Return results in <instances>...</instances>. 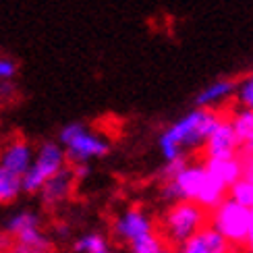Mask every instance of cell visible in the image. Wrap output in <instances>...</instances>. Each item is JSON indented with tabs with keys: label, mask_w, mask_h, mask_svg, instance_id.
Wrapping results in <instances>:
<instances>
[{
	"label": "cell",
	"mask_w": 253,
	"mask_h": 253,
	"mask_svg": "<svg viewBox=\"0 0 253 253\" xmlns=\"http://www.w3.org/2000/svg\"><path fill=\"white\" fill-rule=\"evenodd\" d=\"M56 235H58V237H62V239H67V237H69V228H67V226H58Z\"/></svg>",
	"instance_id": "cell-26"
},
{
	"label": "cell",
	"mask_w": 253,
	"mask_h": 253,
	"mask_svg": "<svg viewBox=\"0 0 253 253\" xmlns=\"http://www.w3.org/2000/svg\"><path fill=\"white\" fill-rule=\"evenodd\" d=\"M108 247H112L108 237L98 230H87L73 241V253H100Z\"/></svg>",
	"instance_id": "cell-15"
},
{
	"label": "cell",
	"mask_w": 253,
	"mask_h": 253,
	"mask_svg": "<svg viewBox=\"0 0 253 253\" xmlns=\"http://www.w3.org/2000/svg\"><path fill=\"white\" fill-rule=\"evenodd\" d=\"M23 193V178L0 168V204H13Z\"/></svg>",
	"instance_id": "cell-17"
},
{
	"label": "cell",
	"mask_w": 253,
	"mask_h": 253,
	"mask_svg": "<svg viewBox=\"0 0 253 253\" xmlns=\"http://www.w3.org/2000/svg\"><path fill=\"white\" fill-rule=\"evenodd\" d=\"M239 147H241V141L233 131V125L222 119V123L216 126V131L210 135V139L204 147V154H206V160H222V158L237 156Z\"/></svg>",
	"instance_id": "cell-11"
},
{
	"label": "cell",
	"mask_w": 253,
	"mask_h": 253,
	"mask_svg": "<svg viewBox=\"0 0 253 253\" xmlns=\"http://www.w3.org/2000/svg\"><path fill=\"white\" fill-rule=\"evenodd\" d=\"M222 123V117L216 110L191 108L170 123L158 135V150L164 162L189 160V156L197 150H204L210 135Z\"/></svg>",
	"instance_id": "cell-1"
},
{
	"label": "cell",
	"mask_w": 253,
	"mask_h": 253,
	"mask_svg": "<svg viewBox=\"0 0 253 253\" xmlns=\"http://www.w3.org/2000/svg\"><path fill=\"white\" fill-rule=\"evenodd\" d=\"M4 230L8 237L15 239L17 245H46L52 243L48 239L44 226H42V216L36 210H19L10 214L4 222Z\"/></svg>",
	"instance_id": "cell-8"
},
{
	"label": "cell",
	"mask_w": 253,
	"mask_h": 253,
	"mask_svg": "<svg viewBox=\"0 0 253 253\" xmlns=\"http://www.w3.org/2000/svg\"><path fill=\"white\" fill-rule=\"evenodd\" d=\"M112 233L119 239V243H123L129 249L137 243H141V241L158 235V226L154 222V218L143 208L133 206L117 214V218L112 222Z\"/></svg>",
	"instance_id": "cell-7"
},
{
	"label": "cell",
	"mask_w": 253,
	"mask_h": 253,
	"mask_svg": "<svg viewBox=\"0 0 253 253\" xmlns=\"http://www.w3.org/2000/svg\"><path fill=\"white\" fill-rule=\"evenodd\" d=\"M56 141L62 145L71 166L89 164V162L100 160V158L110 154V141L83 123L65 125L58 131Z\"/></svg>",
	"instance_id": "cell-4"
},
{
	"label": "cell",
	"mask_w": 253,
	"mask_h": 253,
	"mask_svg": "<svg viewBox=\"0 0 253 253\" xmlns=\"http://www.w3.org/2000/svg\"><path fill=\"white\" fill-rule=\"evenodd\" d=\"M228 197L233 199V202L253 210V183L247 181V178H241L239 183H235L228 189Z\"/></svg>",
	"instance_id": "cell-19"
},
{
	"label": "cell",
	"mask_w": 253,
	"mask_h": 253,
	"mask_svg": "<svg viewBox=\"0 0 253 253\" xmlns=\"http://www.w3.org/2000/svg\"><path fill=\"white\" fill-rule=\"evenodd\" d=\"M160 195L168 204L193 202L212 212L228 197V189L208 172L204 162H187L176 176L162 183Z\"/></svg>",
	"instance_id": "cell-2"
},
{
	"label": "cell",
	"mask_w": 253,
	"mask_h": 253,
	"mask_svg": "<svg viewBox=\"0 0 253 253\" xmlns=\"http://www.w3.org/2000/svg\"><path fill=\"white\" fill-rule=\"evenodd\" d=\"M19 71V65L10 56H0V83H10Z\"/></svg>",
	"instance_id": "cell-21"
},
{
	"label": "cell",
	"mask_w": 253,
	"mask_h": 253,
	"mask_svg": "<svg viewBox=\"0 0 253 253\" xmlns=\"http://www.w3.org/2000/svg\"><path fill=\"white\" fill-rule=\"evenodd\" d=\"M245 152H247V156H253V137L245 143Z\"/></svg>",
	"instance_id": "cell-27"
},
{
	"label": "cell",
	"mask_w": 253,
	"mask_h": 253,
	"mask_svg": "<svg viewBox=\"0 0 253 253\" xmlns=\"http://www.w3.org/2000/svg\"><path fill=\"white\" fill-rule=\"evenodd\" d=\"M208 172L214 178H218L226 189H230L235 183L243 178V158H222V160H204Z\"/></svg>",
	"instance_id": "cell-14"
},
{
	"label": "cell",
	"mask_w": 253,
	"mask_h": 253,
	"mask_svg": "<svg viewBox=\"0 0 253 253\" xmlns=\"http://www.w3.org/2000/svg\"><path fill=\"white\" fill-rule=\"evenodd\" d=\"M237 106L239 108H247L253 110V71L247 73V75L237 81V93H235Z\"/></svg>",
	"instance_id": "cell-18"
},
{
	"label": "cell",
	"mask_w": 253,
	"mask_h": 253,
	"mask_svg": "<svg viewBox=\"0 0 253 253\" xmlns=\"http://www.w3.org/2000/svg\"><path fill=\"white\" fill-rule=\"evenodd\" d=\"M228 123L233 125V131L239 137L241 145H245L253 137V110L247 108H237L235 114L228 119Z\"/></svg>",
	"instance_id": "cell-16"
},
{
	"label": "cell",
	"mask_w": 253,
	"mask_h": 253,
	"mask_svg": "<svg viewBox=\"0 0 253 253\" xmlns=\"http://www.w3.org/2000/svg\"><path fill=\"white\" fill-rule=\"evenodd\" d=\"M237 93V81L228 77H220L210 81L195 93L193 104L195 108H206V110H216L218 106L226 104L230 98H235Z\"/></svg>",
	"instance_id": "cell-12"
},
{
	"label": "cell",
	"mask_w": 253,
	"mask_h": 253,
	"mask_svg": "<svg viewBox=\"0 0 253 253\" xmlns=\"http://www.w3.org/2000/svg\"><path fill=\"white\" fill-rule=\"evenodd\" d=\"M245 247H247V253H253V224H251V230H249V239H247Z\"/></svg>",
	"instance_id": "cell-25"
},
{
	"label": "cell",
	"mask_w": 253,
	"mask_h": 253,
	"mask_svg": "<svg viewBox=\"0 0 253 253\" xmlns=\"http://www.w3.org/2000/svg\"><path fill=\"white\" fill-rule=\"evenodd\" d=\"M69 160L67 154L62 150V145L58 141H42L36 147V158L34 164L27 170V174L23 176V193H40L42 187H44L54 174H58L62 168H67Z\"/></svg>",
	"instance_id": "cell-6"
},
{
	"label": "cell",
	"mask_w": 253,
	"mask_h": 253,
	"mask_svg": "<svg viewBox=\"0 0 253 253\" xmlns=\"http://www.w3.org/2000/svg\"><path fill=\"white\" fill-rule=\"evenodd\" d=\"M75 183H77L75 172H73L71 166H67V168H62L58 174L52 176L50 181L42 187V191L38 195L46 208H58L65 202H69V197L75 191Z\"/></svg>",
	"instance_id": "cell-10"
},
{
	"label": "cell",
	"mask_w": 253,
	"mask_h": 253,
	"mask_svg": "<svg viewBox=\"0 0 253 253\" xmlns=\"http://www.w3.org/2000/svg\"><path fill=\"white\" fill-rule=\"evenodd\" d=\"M129 253H172L170 249H168L166 241L162 239V235L158 233L150 239L141 241V243H137L133 247H129Z\"/></svg>",
	"instance_id": "cell-20"
},
{
	"label": "cell",
	"mask_w": 253,
	"mask_h": 253,
	"mask_svg": "<svg viewBox=\"0 0 253 253\" xmlns=\"http://www.w3.org/2000/svg\"><path fill=\"white\" fill-rule=\"evenodd\" d=\"M34 158H36L34 145L17 137V139L2 145V150H0V168H4L10 174L23 178L31 168V164H34Z\"/></svg>",
	"instance_id": "cell-9"
},
{
	"label": "cell",
	"mask_w": 253,
	"mask_h": 253,
	"mask_svg": "<svg viewBox=\"0 0 253 253\" xmlns=\"http://www.w3.org/2000/svg\"><path fill=\"white\" fill-rule=\"evenodd\" d=\"M251 224L253 210L233 202L230 197H226L218 208L210 212V226L222 235L230 247H243L247 243Z\"/></svg>",
	"instance_id": "cell-5"
},
{
	"label": "cell",
	"mask_w": 253,
	"mask_h": 253,
	"mask_svg": "<svg viewBox=\"0 0 253 253\" xmlns=\"http://www.w3.org/2000/svg\"><path fill=\"white\" fill-rule=\"evenodd\" d=\"M73 172H75V178L81 181V178H85L89 174V164H79V166H71Z\"/></svg>",
	"instance_id": "cell-23"
},
{
	"label": "cell",
	"mask_w": 253,
	"mask_h": 253,
	"mask_svg": "<svg viewBox=\"0 0 253 253\" xmlns=\"http://www.w3.org/2000/svg\"><path fill=\"white\" fill-rule=\"evenodd\" d=\"M13 93V83H0V96H10Z\"/></svg>",
	"instance_id": "cell-24"
},
{
	"label": "cell",
	"mask_w": 253,
	"mask_h": 253,
	"mask_svg": "<svg viewBox=\"0 0 253 253\" xmlns=\"http://www.w3.org/2000/svg\"><path fill=\"white\" fill-rule=\"evenodd\" d=\"M10 253H54V249H52V243H46V245H17L15 243Z\"/></svg>",
	"instance_id": "cell-22"
},
{
	"label": "cell",
	"mask_w": 253,
	"mask_h": 253,
	"mask_svg": "<svg viewBox=\"0 0 253 253\" xmlns=\"http://www.w3.org/2000/svg\"><path fill=\"white\" fill-rule=\"evenodd\" d=\"M230 249L233 247L222 239V235L216 233V230L208 224L204 230H199L193 239H189L187 243L176 247V253H230Z\"/></svg>",
	"instance_id": "cell-13"
},
{
	"label": "cell",
	"mask_w": 253,
	"mask_h": 253,
	"mask_svg": "<svg viewBox=\"0 0 253 253\" xmlns=\"http://www.w3.org/2000/svg\"><path fill=\"white\" fill-rule=\"evenodd\" d=\"M210 224V212L193 202L170 204L160 220V235L166 245L181 247Z\"/></svg>",
	"instance_id": "cell-3"
}]
</instances>
